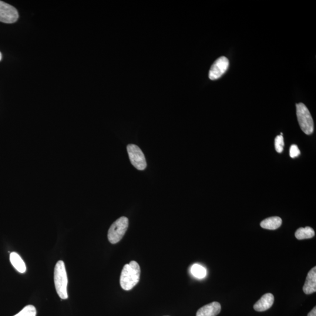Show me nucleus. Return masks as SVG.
<instances>
[{"instance_id": "nucleus-13", "label": "nucleus", "mask_w": 316, "mask_h": 316, "mask_svg": "<svg viewBox=\"0 0 316 316\" xmlns=\"http://www.w3.org/2000/svg\"><path fill=\"white\" fill-rule=\"evenodd\" d=\"M315 235L314 230L310 227L299 228L295 233V237L299 240L309 239L314 237Z\"/></svg>"}, {"instance_id": "nucleus-19", "label": "nucleus", "mask_w": 316, "mask_h": 316, "mask_svg": "<svg viewBox=\"0 0 316 316\" xmlns=\"http://www.w3.org/2000/svg\"><path fill=\"white\" fill-rule=\"evenodd\" d=\"M1 59H2V55L1 52H0V61H1Z\"/></svg>"}, {"instance_id": "nucleus-2", "label": "nucleus", "mask_w": 316, "mask_h": 316, "mask_svg": "<svg viewBox=\"0 0 316 316\" xmlns=\"http://www.w3.org/2000/svg\"><path fill=\"white\" fill-rule=\"evenodd\" d=\"M54 282L57 294L62 299L68 298V276H67L65 263L62 261L57 262L54 270Z\"/></svg>"}, {"instance_id": "nucleus-6", "label": "nucleus", "mask_w": 316, "mask_h": 316, "mask_svg": "<svg viewBox=\"0 0 316 316\" xmlns=\"http://www.w3.org/2000/svg\"><path fill=\"white\" fill-rule=\"evenodd\" d=\"M19 17L18 12L14 6L0 1V22L14 23Z\"/></svg>"}, {"instance_id": "nucleus-15", "label": "nucleus", "mask_w": 316, "mask_h": 316, "mask_svg": "<svg viewBox=\"0 0 316 316\" xmlns=\"http://www.w3.org/2000/svg\"><path fill=\"white\" fill-rule=\"evenodd\" d=\"M36 308L32 305H28L14 316H36Z\"/></svg>"}, {"instance_id": "nucleus-12", "label": "nucleus", "mask_w": 316, "mask_h": 316, "mask_svg": "<svg viewBox=\"0 0 316 316\" xmlns=\"http://www.w3.org/2000/svg\"><path fill=\"white\" fill-rule=\"evenodd\" d=\"M10 261L16 270L20 273H24L26 270L25 262L19 255L16 253H12L10 254Z\"/></svg>"}, {"instance_id": "nucleus-10", "label": "nucleus", "mask_w": 316, "mask_h": 316, "mask_svg": "<svg viewBox=\"0 0 316 316\" xmlns=\"http://www.w3.org/2000/svg\"><path fill=\"white\" fill-rule=\"evenodd\" d=\"M303 291L307 295H311L316 292V267L313 268L309 272Z\"/></svg>"}, {"instance_id": "nucleus-3", "label": "nucleus", "mask_w": 316, "mask_h": 316, "mask_svg": "<svg viewBox=\"0 0 316 316\" xmlns=\"http://www.w3.org/2000/svg\"><path fill=\"white\" fill-rule=\"evenodd\" d=\"M298 120L301 129L307 135H311L314 131V123L310 112L303 103L297 104Z\"/></svg>"}, {"instance_id": "nucleus-9", "label": "nucleus", "mask_w": 316, "mask_h": 316, "mask_svg": "<svg viewBox=\"0 0 316 316\" xmlns=\"http://www.w3.org/2000/svg\"><path fill=\"white\" fill-rule=\"evenodd\" d=\"M274 302V297L273 295L270 293L265 294L254 305V310L260 312L266 311L272 307Z\"/></svg>"}, {"instance_id": "nucleus-14", "label": "nucleus", "mask_w": 316, "mask_h": 316, "mask_svg": "<svg viewBox=\"0 0 316 316\" xmlns=\"http://www.w3.org/2000/svg\"><path fill=\"white\" fill-rule=\"evenodd\" d=\"M191 273L194 277L197 278L202 279L206 277L207 272L206 269L201 266V265L199 264H194L193 266L191 267Z\"/></svg>"}, {"instance_id": "nucleus-4", "label": "nucleus", "mask_w": 316, "mask_h": 316, "mask_svg": "<svg viewBox=\"0 0 316 316\" xmlns=\"http://www.w3.org/2000/svg\"><path fill=\"white\" fill-rule=\"evenodd\" d=\"M129 219L126 217H120L114 222L110 227L108 232V239L110 243L115 244L122 240L129 227Z\"/></svg>"}, {"instance_id": "nucleus-1", "label": "nucleus", "mask_w": 316, "mask_h": 316, "mask_svg": "<svg viewBox=\"0 0 316 316\" xmlns=\"http://www.w3.org/2000/svg\"><path fill=\"white\" fill-rule=\"evenodd\" d=\"M141 268L139 264L132 261L124 265L120 276L121 287L125 291H130L136 287L140 280Z\"/></svg>"}, {"instance_id": "nucleus-11", "label": "nucleus", "mask_w": 316, "mask_h": 316, "mask_svg": "<svg viewBox=\"0 0 316 316\" xmlns=\"http://www.w3.org/2000/svg\"><path fill=\"white\" fill-rule=\"evenodd\" d=\"M282 220L279 217H271L266 218L261 223V227L270 230H275L278 229L281 226Z\"/></svg>"}, {"instance_id": "nucleus-5", "label": "nucleus", "mask_w": 316, "mask_h": 316, "mask_svg": "<svg viewBox=\"0 0 316 316\" xmlns=\"http://www.w3.org/2000/svg\"><path fill=\"white\" fill-rule=\"evenodd\" d=\"M127 152L131 163L136 169L140 170L146 169L147 164L146 157L139 147L136 145L130 144L127 146Z\"/></svg>"}, {"instance_id": "nucleus-18", "label": "nucleus", "mask_w": 316, "mask_h": 316, "mask_svg": "<svg viewBox=\"0 0 316 316\" xmlns=\"http://www.w3.org/2000/svg\"><path fill=\"white\" fill-rule=\"evenodd\" d=\"M308 316H316V307H315L312 309V311L309 313Z\"/></svg>"}, {"instance_id": "nucleus-16", "label": "nucleus", "mask_w": 316, "mask_h": 316, "mask_svg": "<svg viewBox=\"0 0 316 316\" xmlns=\"http://www.w3.org/2000/svg\"><path fill=\"white\" fill-rule=\"evenodd\" d=\"M284 137L282 136H278L275 138V150L278 153H282L284 151Z\"/></svg>"}, {"instance_id": "nucleus-17", "label": "nucleus", "mask_w": 316, "mask_h": 316, "mask_svg": "<svg viewBox=\"0 0 316 316\" xmlns=\"http://www.w3.org/2000/svg\"><path fill=\"white\" fill-rule=\"evenodd\" d=\"M301 154L297 145H292L290 149V156L292 158L297 157Z\"/></svg>"}, {"instance_id": "nucleus-7", "label": "nucleus", "mask_w": 316, "mask_h": 316, "mask_svg": "<svg viewBox=\"0 0 316 316\" xmlns=\"http://www.w3.org/2000/svg\"><path fill=\"white\" fill-rule=\"evenodd\" d=\"M229 67V61L226 57L222 56L217 59L211 66L209 71V78L214 80L219 79L226 72Z\"/></svg>"}, {"instance_id": "nucleus-8", "label": "nucleus", "mask_w": 316, "mask_h": 316, "mask_svg": "<svg viewBox=\"0 0 316 316\" xmlns=\"http://www.w3.org/2000/svg\"><path fill=\"white\" fill-rule=\"evenodd\" d=\"M221 309L219 303L214 302L199 309L196 316H216L220 314Z\"/></svg>"}]
</instances>
